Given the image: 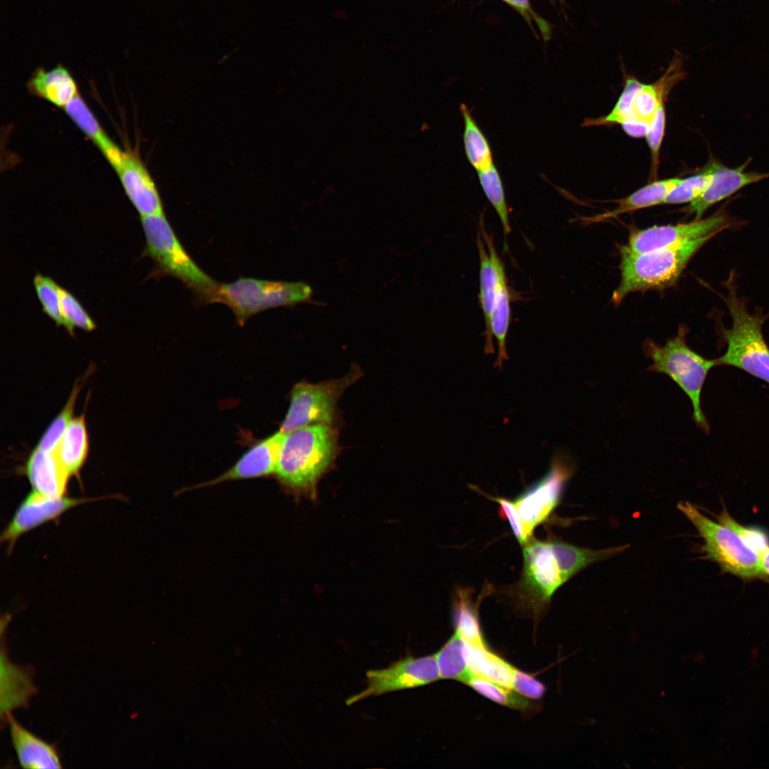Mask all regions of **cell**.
<instances>
[{
  "mask_svg": "<svg viewBox=\"0 0 769 769\" xmlns=\"http://www.w3.org/2000/svg\"><path fill=\"white\" fill-rule=\"evenodd\" d=\"M522 546V573L510 594L516 607L535 619L540 617L557 590L578 572L628 548L624 545L592 550L533 537Z\"/></svg>",
  "mask_w": 769,
  "mask_h": 769,
  "instance_id": "6da1fadb",
  "label": "cell"
},
{
  "mask_svg": "<svg viewBox=\"0 0 769 769\" xmlns=\"http://www.w3.org/2000/svg\"><path fill=\"white\" fill-rule=\"evenodd\" d=\"M339 451L338 431L333 424L296 429L285 434L275 474L292 490L314 496L319 479L333 466Z\"/></svg>",
  "mask_w": 769,
  "mask_h": 769,
  "instance_id": "7a4b0ae2",
  "label": "cell"
},
{
  "mask_svg": "<svg viewBox=\"0 0 769 769\" xmlns=\"http://www.w3.org/2000/svg\"><path fill=\"white\" fill-rule=\"evenodd\" d=\"M712 238L706 236L644 253L620 246V281L612 293V303L619 305L632 293L673 286L691 258Z\"/></svg>",
  "mask_w": 769,
  "mask_h": 769,
  "instance_id": "3957f363",
  "label": "cell"
},
{
  "mask_svg": "<svg viewBox=\"0 0 769 769\" xmlns=\"http://www.w3.org/2000/svg\"><path fill=\"white\" fill-rule=\"evenodd\" d=\"M145 236L142 256L150 258V276H169L179 280L202 304L216 303L220 283L191 258L176 236L164 213L141 216Z\"/></svg>",
  "mask_w": 769,
  "mask_h": 769,
  "instance_id": "277c9868",
  "label": "cell"
},
{
  "mask_svg": "<svg viewBox=\"0 0 769 769\" xmlns=\"http://www.w3.org/2000/svg\"><path fill=\"white\" fill-rule=\"evenodd\" d=\"M575 471L574 461L568 455L558 452L545 476L514 499L489 496L498 503L500 516L508 521L521 545L533 537L535 528L545 521L557 508Z\"/></svg>",
  "mask_w": 769,
  "mask_h": 769,
  "instance_id": "5b68a950",
  "label": "cell"
},
{
  "mask_svg": "<svg viewBox=\"0 0 769 769\" xmlns=\"http://www.w3.org/2000/svg\"><path fill=\"white\" fill-rule=\"evenodd\" d=\"M688 328L681 325L676 335L664 345L647 338L642 348L645 356L652 362L647 370L667 375L681 389L691 400L694 422L708 433L709 425L701 408V392L709 371L717 366V362L716 359L708 360L688 346Z\"/></svg>",
  "mask_w": 769,
  "mask_h": 769,
  "instance_id": "8992f818",
  "label": "cell"
},
{
  "mask_svg": "<svg viewBox=\"0 0 769 769\" xmlns=\"http://www.w3.org/2000/svg\"><path fill=\"white\" fill-rule=\"evenodd\" d=\"M726 285L728 294L723 301L732 325L721 330L727 348L723 355L716 359L717 366H732L769 383V347L762 331L767 316L759 313L751 314L746 302L738 296L731 280Z\"/></svg>",
  "mask_w": 769,
  "mask_h": 769,
  "instance_id": "52a82bcc",
  "label": "cell"
},
{
  "mask_svg": "<svg viewBox=\"0 0 769 769\" xmlns=\"http://www.w3.org/2000/svg\"><path fill=\"white\" fill-rule=\"evenodd\" d=\"M313 291L303 282L275 281L253 278H239L220 283L216 303L227 305L240 325L251 316L283 306L308 302Z\"/></svg>",
  "mask_w": 769,
  "mask_h": 769,
  "instance_id": "ba28073f",
  "label": "cell"
},
{
  "mask_svg": "<svg viewBox=\"0 0 769 769\" xmlns=\"http://www.w3.org/2000/svg\"><path fill=\"white\" fill-rule=\"evenodd\" d=\"M677 507L703 539L706 557L724 571L746 579L767 575L760 556L734 531L710 519L689 502H679Z\"/></svg>",
  "mask_w": 769,
  "mask_h": 769,
  "instance_id": "9c48e42d",
  "label": "cell"
},
{
  "mask_svg": "<svg viewBox=\"0 0 769 769\" xmlns=\"http://www.w3.org/2000/svg\"><path fill=\"white\" fill-rule=\"evenodd\" d=\"M362 376L360 367L352 365L349 372L340 379L317 384L296 383L291 392V402L280 430L288 433L318 424H333L338 401L344 391Z\"/></svg>",
  "mask_w": 769,
  "mask_h": 769,
  "instance_id": "30bf717a",
  "label": "cell"
},
{
  "mask_svg": "<svg viewBox=\"0 0 769 769\" xmlns=\"http://www.w3.org/2000/svg\"><path fill=\"white\" fill-rule=\"evenodd\" d=\"M367 686L346 701L350 706L372 696L429 684L441 679L434 654L422 657L408 656L385 669L370 670Z\"/></svg>",
  "mask_w": 769,
  "mask_h": 769,
  "instance_id": "8fae6325",
  "label": "cell"
},
{
  "mask_svg": "<svg viewBox=\"0 0 769 769\" xmlns=\"http://www.w3.org/2000/svg\"><path fill=\"white\" fill-rule=\"evenodd\" d=\"M727 213L719 210L707 218L694 219L686 223L653 226L633 231L626 245L631 251L644 253L673 246L706 236L714 237L728 228Z\"/></svg>",
  "mask_w": 769,
  "mask_h": 769,
  "instance_id": "7c38bea8",
  "label": "cell"
},
{
  "mask_svg": "<svg viewBox=\"0 0 769 769\" xmlns=\"http://www.w3.org/2000/svg\"><path fill=\"white\" fill-rule=\"evenodd\" d=\"M86 501L66 496L50 497L32 491L18 506L1 535V542L6 543L11 552L22 535Z\"/></svg>",
  "mask_w": 769,
  "mask_h": 769,
  "instance_id": "4fadbf2b",
  "label": "cell"
},
{
  "mask_svg": "<svg viewBox=\"0 0 769 769\" xmlns=\"http://www.w3.org/2000/svg\"><path fill=\"white\" fill-rule=\"evenodd\" d=\"M750 159L736 168H730L711 158L708 164L711 179L704 192L685 208L688 214H694L701 219L711 206L729 197L746 186L769 177V173L745 172Z\"/></svg>",
  "mask_w": 769,
  "mask_h": 769,
  "instance_id": "5bb4252c",
  "label": "cell"
},
{
  "mask_svg": "<svg viewBox=\"0 0 769 769\" xmlns=\"http://www.w3.org/2000/svg\"><path fill=\"white\" fill-rule=\"evenodd\" d=\"M115 170L140 217L164 213L156 184L146 166L136 155L125 152L121 162Z\"/></svg>",
  "mask_w": 769,
  "mask_h": 769,
  "instance_id": "9a60e30c",
  "label": "cell"
},
{
  "mask_svg": "<svg viewBox=\"0 0 769 769\" xmlns=\"http://www.w3.org/2000/svg\"><path fill=\"white\" fill-rule=\"evenodd\" d=\"M476 244L480 261L478 299L485 321L486 341L489 335L493 308L499 293L507 285L508 281L503 263L496 251L493 238L486 231L482 221L477 233Z\"/></svg>",
  "mask_w": 769,
  "mask_h": 769,
  "instance_id": "2e32d148",
  "label": "cell"
},
{
  "mask_svg": "<svg viewBox=\"0 0 769 769\" xmlns=\"http://www.w3.org/2000/svg\"><path fill=\"white\" fill-rule=\"evenodd\" d=\"M285 433L281 431L257 443L249 449L227 471L197 487L242 478H251L275 473Z\"/></svg>",
  "mask_w": 769,
  "mask_h": 769,
  "instance_id": "e0dca14e",
  "label": "cell"
},
{
  "mask_svg": "<svg viewBox=\"0 0 769 769\" xmlns=\"http://www.w3.org/2000/svg\"><path fill=\"white\" fill-rule=\"evenodd\" d=\"M33 671L28 666L14 664L7 654L6 644L1 652V718L6 722L11 712L27 707L31 698L36 693Z\"/></svg>",
  "mask_w": 769,
  "mask_h": 769,
  "instance_id": "ac0fdd59",
  "label": "cell"
},
{
  "mask_svg": "<svg viewBox=\"0 0 769 769\" xmlns=\"http://www.w3.org/2000/svg\"><path fill=\"white\" fill-rule=\"evenodd\" d=\"M6 722L9 728L12 746L19 765L23 768H61L58 749L22 726L9 714Z\"/></svg>",
  "mask_w": 769,
  "mask_h": 769,
  "instance_id": "d6986e66",
  "label": "cell"
},
{
  "mask_svg": "<svg viewBox=\"0 0 769 769\" xmlns=\"http://www.w3.org/2000/svg\"><path fill=\"white\" fill-rule=\"evenodd\" d=\"M25 474L33 491L50 497L66 496L70 476L55 451L36 448L27 460Z\"/></svg>",
  "mask_w": 769,
  "mask_h": 769,
  "instance_id": "ffe728a7",
  "label": "cell"
},
{
  "mask_svg": "<svg viewBox=\"0 0 769 769\" xmlns=\"http://www.w3.org/2000/svg\"><path fill=\"white\" fill-rule=\"evenodd\" d=\"M63 109L80 130L100 150L115 169L122 161L125 152L106 135L80 96L77 95Z\"/></svg>",
  "mask_w": 769,
  "mask_h": 769,
  "instance_id": "44dd1931",
  "label": "cell"
},
{
  "mask_svg": "<svg viewBox=\"0 0 769 769\" xmlns=\"http://www.w3.org/2000/svg\"><path fill=\"white\" fill-rule=\"evenodd\" d=\"M28 88L34 95L63 108L78 95L74 79L61 66L48 70L36 69L28 81Z\"/></svg>",
  "mask_w": 769,
  "mask_h": 769,
  "instance_id": "7402d4cb",
  "label": "cell"
},
{
  "mask_svg": "<svg viewBox=\"0 0 769 769\" xmlns=\"http://www.w3.org/2000/svg\"><path fill=\"white\" fill-rule=\"evenodd\" d=\"M681 179L674 177L651 182L629 196L617 200V206L615 209L587 218V221L598 222L638 209L663 204L667 195L681 182Z\"/></svg>",
  "mask_w": 769,
  "mask_h": 769,
  "instance_id": "603a6c76",
  "label": "cell"
},
{
  "mask_svg": "<svg viewBox=\"0 0 769 769\" xmlns=\"http://www.w3.org/2000/svg\"><path fill=\"white\" fill-rule=\"evenodd\" d=\"M466 654L473 673L511 689L516 667L491 651L486 642L470 644L466 642Z\"/></svg>",
  "mask_w": 769,
  "mask_h": 769,
  "instance_id": "cb8c5ba5",
  "label": "cell"
},
{
  "mask_svg": "<svg viewBox=\"0 0 769 769\" xmlns=\"http://www.w3.org/2000/svg\"><path fill=\"white\" fill-rule=\"evenodd\" d=\"M55 451L70 476H78L88 451V437L83 414L72 419Z\"/></svg>",
  "mask_w": 769,
  "mask_h": 769,
  "instance_id": "d4e9b609",
  "label": "cell"
},
{
  "mask_svg": "<svg viewBox=\"0 0 769 769\" xmlns=\"http://www.w3.org/2000/svg\"><path fill=\"white\" fill-rule=\"evenodd\" d=\"M479 600L474 602L471 588L457 587L455 589L452 602L455 630L470 644L485 642L478 619Z\"/></svg>",
  "mask_w": 769,
  "mask_h": 769,
  "instance_id": "484cf974",
  "label": "cell"
},
{
  "mask_svg": "<svg viewBox=\"0 0 769 769\" xmlns=\"http://www.w3.org/2000/svg\"><path fill=\"white\" fill-rule=\"evenodd\" d=\"M460 110L464 125L463 142L466 158L477 172L484 170L493 164L490 144L468 107L462 103Z\"/></svg>",
  "mask_w": 769,
  "mask_h": 769,
  "instance_id": "4316f807",
  "label": "cell"
},
{
  "mask_svg": "<svg viewBox=\"0 0 769 769\" xmlns=\"http://www.w3.org/2000/svg\"><path fill=\"white\" fill-rule=\"evenodd\" d=\"M434 656L441 679L464 684L473 674L466 654V642L456 630Z\"/></svg>",
  "mask_w": 769,
  "mask_h": 769,
  "instance_id": "83f0119b",
  "label": "cell"
},
{
  "mask_svg": "<svg viewBox=\"0 0 769 769\" xmlns=\"http://www.w3.org/2000/svg\"><path fill=\"white\" fill-rule=\"evenodd\" d=\"M507 285L503 287L496 300L490 319L489 335L484 347L486 354H493V337L496 339L498 356L495 366L500 368H502L503 361L508 359L506 338L511 320V299Z\"/></svg>",
  "mask_w": 769,
  "mask_h": 769,
  "instance_id": "f1b7e54d",
  "label": "cell"
},
{
  "mask_svg": "<svg viewBox=\"0 0 769 769\" xmlns=\"http://www.w3.org/2000/svg\"><path fill=\"white\" fill-rule=\"evenodd\" d=\"M487 699L513 709L530 711L535 704L512 689L473 673L464 683Z\"/></svg>",
  "mask_w": 769,
  "mask_h": 769,
  "instance_id": "f546056e",
  "label": "cell"
},
{
  "mask_svg": "<svg viewBox=\"0 0 769 769\" xmlns=\"http://www.w3.org/2000/svg\"><path fill=\"white\" fill-rule=\"evenodd\" d=\"M479 183L486 198L500 219L505 235L511 231L509 211L506 199L503 184L500 174L494 165L478 172Z\"/></svg>",
  "mask_w": 769,
  "mask_h": 769,
  "instance_id": "4dcf8cb0",
  "label": "cell"
},
{
  "mask_svg": "<svg viewBox=\"0 0 769 769\" xmlns=\"http://www.w3.org/2000/svg\"><path fill=\"white\" fill-rule=\"evenodd\" d=\"M642 84L634 76L626 75L624 89L611 112L605 116L596 119H587L584 125L586 126L621 125L629 120L635 118L632 111L633 100Z\"/></svg>",
  "mask_w": 769,
  "mask_h": 769,
  "instance_id": "1f68e13d",
  "label": "cell"
},
{
  "mask_svg": "<svg viewBox=\"0 0 769 769\" xmlns=\"http://www.w3.org/2000/svg\"><path fill=\"white\" fill-rule=\"evenodd\" d=\"M711 179V172L707 164L695 174L686 178H682L681 182L667 195L663 204L691 202L704 192Z\"/></svg>",
  "mask_w": 769,
  "mask_h": 769,
  "instance_id": "d6a6232c",
  "label": "cell"
},
{
  "mask_svg": "<svg viewBox=\"0 0 769 769\" xmlns=\"http://www.w3.org/2000/svg\"><path fill=\"white\" fill-rule=\"evenodd\" d=\"M60 297L63 326L71 335H74L75 327L85 331H92L96 328L92 318L72 293L61 287Z\"/></svg>",
  "mask_w": 769,
  "mask_h": 769,
  "instance_id": "836d02e7",
  "label": "cell"
},
{
  "mask_svg": "<svg viewBox=\"0 0 769 769\" xmlns=\"http://www.w3.org/2000/svg\"><path fill=\"white\" fill-rule=\"evenodd\" d=\"M80 386L75 384L69 399L63 410L53 420L41 436L36 449L45 451H53L72 421L74 407Z\"/></svg>",
  "mask_w": 769,
  "mask_h": 769,
  "instance_id": "e575fe53",
  "label": "cell"
},
{
  "mask_svg": "<svg viewBox=\"0 0 769 769\" xmlns=\"http://www.w3.org/2000/svg\"><path fill=\"white\" fill-rule=\"evenodd\" d=\"M33 286L43 312L58 326L63 325L61 311L60 288L51 278L37 273L33 278Z\"/></svg>",
  "mask_w": 769,
  "mask_h": 769,
  "instance_id": "d590c367",
  "label": "cell"
},
{
  "mask_svg": "<svg viewBox=\"0 0 769 769\" xmlns=\"http://www.w3.org/2000/svg\"><path fill=\"white\" fill-rule=\"evenodd\" d=\"M718 521L738 534L759 556L769 550V539L762 530L741 525L727 512L718 516Z\"/></svg>",
  "mask_w": 769,
  "mask_h": 769,
  "instance_id": "8d00e7d4",
  "label": "cell"
},
{
  "mask_svg": "<svg viewBox=\"0 0 769 769\" xmlns=\"http://www.w3.org/2000/svg\"><path fill=\"white\" fill-rule=\"evenodd\" d=\"M665 124L666 114L663 101L659 104L645 136L651 152L652 166L650 176L652 179L656 178L657 167L659 163V151L664 135Z\"/></svg>",
  "mask_w": 769,
  "mask_h": 769,
  "instance_id": "74e56055",
  "label": "cell"
},
{
  "mask_svg": "<svg viewBox=\"0 0 769 769\" xmlns=\"http://www.w3.org/2000/svg\"><path fill=\"white\" fill-rule=\"evenodd\" d=\"M511 689L520 695L531 699H540L545 691V686L533 676L515 668Z\"/></svg>",
  "mask_w": 769,
  "mask_h": 769,
  "instance_id": "f35d334b",
  "label": "cell"
},
{
  "mask_svg": "<svg viewBox=\"0 0 769 769\" xmlns=\"http://www.w3.org/2000/svg\"><path fill=\"white\" fill-rule=\"evenodd\" d=\"M649 124L637 118H632L621 124L624 132L633 137H645L649 130Z\"/></svg>",
  "mask_w": 769,
  "mask_h": 769,
  "instance_id": "ab89813d",
  "label": "cell"
},
{
  "mask_svg": "<svg viewBox=\"0 0 769 769\" xmlns=\"http://www.w3.org/2000/svg\"><path fill=\"white\" fill-rule=\"evenodd\" d=\"M512 6L515 7L524 15L530 11L528 0H503Z\"/></svg>",
  "mask_w": 769,
  "mask_h": 769,
  "instance_id": "60d3db41",
  "label": "cell"
},
{
  "mask_svg": "<svg viewBox=\"0 0 769 769\" xmlns=\"http://www.w3.org/2000/svg\"><path fill=\"white\" fill-rule=\"evenodd\" d=\"M762 566L765 574L769 575V550L760 556Z\"/></svg>",
  "mask_w": 769,
  "mask_h": 769,
  "instance_id": "b9f144b4",
  "label": "cell"
}]
</instances>
